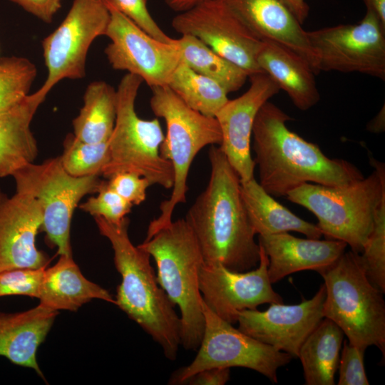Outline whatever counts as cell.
I'll return each mask as SVG.
<instances>
[{
	"label": "cell",
	"instance_id": "60d3db41",
	"mask_svg": "<svg viewBox=\"0 0 385 385\" xmlns=\"http://www.w3.org/2000/svg\"><path fill=\"white\" fill-rule=\"evenodd\" d=\"M366 10L373 11L385 26V0H363Z\"/></svg>",
	"mask_w": 385,
	"mask_h": 385
},
{
	"label": "cell",
	"instance_id": "4316f807",
	"mask_svg": "<svg viewBox=\"0 0 385 385\" xmlns=\"http://www.w3.org/2000/svg\"><path fill=\"white\" fill-rule=\"evenodd\" d=\"M117 94L105 81L91 83L84 93L83 106L73 120V135L91 143L109 140L115 121Z\"/></svg>",
	"mask_w": 385,
	"mask_h": 385
},
{
	"label": "cell",
	"instance_id": "ffe728a7",
	"mask_svg": "<svg viewBox=\"0 0 385 385\" xmlns=\"http://www.w3.org/2000/svg\"><path fill=\"white\" fill-rule=\"evenodd\" d=\"M258 242L269 259L267 273L272 284L302 270L319 272L334 264L347 247L341 240L303 239L288 232L258 235Z\"/></svg>",
	"mask_w": 385,
	"mask_h": 385
},
{
	"label": "cell",
	"instance_id": "83f0119b",
	"mask_svg": "<svg viewBox=\"0 0 385 385\" xmlns=\"http://www.w3.org/2000/svg\"><path fill=\"white\" fill-rule=\"evenodd\" d=\"M176 41L182 62L194 71L218 83L228 93L241 88L249 78L242 68L195 36L181 35Z\"/></svg>",
	"mask_w": 385,
	"mask_h": 385
},
{
	"label": "cell",
	"instance_id": "2e32d148",
	"mask_svg": "<svg viewBox=\"0 0 385 385\" xmlns=\"http://www.w3.org/2000/svg\"><path fill=\"white\" fill-rule=\"evenodd\" d=\"M325 287L310 299L287 305L271 303L265 311L245 309L238 313V329L274 349L298 357L301 346L324 317Z\"/></svg>",
	"mask_w": 385,
	"mask_h": 385
},
{
	"label": "cell",
	"instance_id": "484cf974",
	"mask_svg": "<svg viewBox=\"0 0 385 385\" xmlns=\"http://www.w3.org/2000/svg\"><path fill=\"white\" fill-rule=\"evenodd\" d=\"M344 332L330 319L324 317L300 347L305 384L334 385L338 370Z\"/></svg>",
	"mask_w": 385,
	"mask_h": 385
},
{
	"label": "cell",
	"instance_id": "44dd1931",
	"mask_svg": "<svg viewBox=\"0 0 385 385\" xmlns=\"http://www.w3.org/2000/svg\"><path fill=\"white\" fill-rule=\"evenodd\" d=\"M58 311L41 304L16 313L0 312V356L13 364L31 368L43 377L36 352L46 339Z\"/></svg>",
	"mask_w": 385,
	"mask_h": 385
},
{
	"label": "cell",
	"instance_id": "30bf717a",
	"mask_svg": "<svg viewBox=\"0 0 385 385\" xmlns=\"http://www.w3.org/2000/svg\"><path fill=\"white\" fill-rule=\"evenodd\" d=\"M205 327L197 354L187 366L175 370L168 384H184L192 375L214 367H243L277 382V371L289 364L290 354L245 334L213 313L203 302Z\"/></svg>",
	"mask_w": 385,
	"mask_h": 385
},
{
	"label": "cell",
	"instance_id": "9c48e42d",
	"mask_svg": "<svg viewBox=\"0 0 385 385\" xmlns=\"http://www.w3.org/2000/svg\"><path fill=\"white\" fill-rule=\"evenodd\" d=\"M16 191L38 201L43 212L41 230L48 245L59 255L72 256L71 225L73 212L86 195L97 192L103 180L98 175L74 177L63 168L60 158L27 164L13 175Z\"/></svg>",
	"mask_w": 385,
	"mask_h": 385
},
{
	"label": "cell",
	"instance_id": "5b68a950",
	"mask_svg": "<svg viewBox=\"0 0 385 385\" xmlns=\"http://www.w3.org/2000/svg\"><path fill=\"white\" fill-rule=\"evenodd\" d=\"M156 264L157 279L180 312V345L197 350L205 318L198 272L204 259L195 236L185 218L172 221L138 245Z\"/></svg>",
	"mask_w": 385,
	"mask_h": 385
},
{
	"label": "cell",
	"instance_id": "74e56055",
	"mask_svg": "<svg viewBox=\"0 0 385 385\" xmlns=\"http://www.w3.org/2000/svg\"><path fill=\"white\" fill-rule=\"evenodd\" d=\"M24 10L49 23L61 6L62 0H10Z\"/></svg>",
	"mask_w": 385,
	"mask_h": 385
},
{
	"label": "cell",
	"instance_id": "8fae6325",
	"mask_svg": "<svg viewBox=\"0 0 385 385\" xmlns=\"http://www.w3.org/2000/svg\"><path fill=\"white\" fill-rule=\"evenodd\" d=\"M316 58L317 73H361L385 79V26L366 10L356 24H340L307 31Z\"/></svg>",
	"mask_w": 385,
	"mask_h": 385
},
{
	"label": "cell",
	"instance_id": "8d00e7d4",
	"mask_svg": "<svg viewBox=\"0 0 385 385\" xmlns=\"http://www.w3.org/2000/svg\"><path fill=\"white\" fill-rule=\"evenodd\" d=\"M106 181L113 190L133 205H138L145 200L147 190L151 185L145 177L129 171L116 173Z\"/></svg>",
	"mask_w": 385,
	"mask_h": 385
},
{
	"label": "cell",
	"instance_id": "7a4b0ae2",
	"mask_svg": "<svg viewBox=\"0 0 385 385\" xmlns=\"http://www.w3.org/2000/svg\"><path fill=\"white\" fill-rule=\"evenodd\" d=\"M292 118L269 101L259 110L252 128L253 159L258 182L270 195H287L306 183L346 185L364 178L351 163L326 156L318 145L290 130Z\"/></svg>",
	"mask_w": 385,
	"mask_h": 385
},
{
	"label": "cell",
	"instance_id": "d6986e66",
	"mask_svg": "<svg viewBox=\"0 0 385 385\" xmlns=\"http://www.w3.org/2000/svg\"><path fill=\"white\" fill-rule=\"evenodd\" d=\"M261 41L279 44L301 56L316 71L307 31L280 0H222Z\"/></svg>",
	"mask_w": 385,
	"mask_h": 385
},
{
	"label": "cell",
	"instance_id": "1f68e13d",
	"mask_svg": "<svg viewBox=\"0 0 385 385\" xmlns=\"http://www.w3.org/2000/svg\"><path fill=\"white\" fill-rule=\"evenodd\" d=\"M365 274L371 283L383 294L385 292V200L374 216L371 232L359 254Z\"/></svg>",
	"mask_w": 385,
	"mask_h": 385
},
{
	"label": "cell",
	"instance_id": "e0dca14e",
	"mask_svg": "<svg viewBox=\"0 0 385 385\" xmlns=\"http://www.w3.org/2000/svg\"><path fill=\"white\" fill-rule=\"evenodd\" d=\"M249 78V88L238 98L229 99L215 115L222 136L219 147L240 182L255 178L256 165L250 147L255 117L262 105L280 90L265 73L252 74Z\"/></svg>",
	"mask_w": 385,
	"mask_h": 385
},
{
	"label": "cell",
	"instance_id": "7c38bea8",
	"mask_svg": "<svg viewBox=\"0 0 385 385\" xmlns=\"http://www.w3.org/2000/svg\"><path fill=\"white\" fill-rule=\"evenodd\" d=\"M110 11L106 0H74L62 23L42 42L48 75L35 93L43 101L64 78L85 76L86 60L93 41L105 35Z\"/></svg>",
	"mask_w": 385,
	"mask_h": 385
},
{
	"label": "cell",
	"instance_id": "4fadbf2b",
	"mask_svg": "<svg viewBox=\"0 0 385 385\" xmlns=\"http://www.w3.org/2000/svg\"><path fill=\"white\" fill-rule=\"evenodd\" d=\"M106 3L111 16L105 36L111 43L105 53L112 68L139 76L150 88L168 86L181 63L176 39L165 43L152 37Z\"/></svg>",
	"mask_w": 385,
	"mask_h": 385
},
{
	"label": "cell",
	"instance_id": "cb8c5ba5",
	"mask_svg": "<svg viewBox=\"0 0 385 385\" xmlns=\"http://www.w3.org/2000/svg\"><path fill=\"white\" fill-rule=\"evenodd\" d=\"M38 299L40 304L55 311H76L93 299L115 303L108 290L87 279L72 256L67 255H60L53 266L45 269Z\"/></svg>",
	"mask_w": 385,
	"mask_h": 385
},
{
	"label": "cell",
	"instance_id": "6da1fadb",
	"mask_svg": "<svg viewBox=\"0 0 385 385\" xmlns=\"http://www.w3.org/2000/svg\"><path fill=\"white\" fill-rule=\"evenodd\" d=\"M208 157V183L185 220L205 262L220 263L235 272L251 270L259 265L260 247L242 196L240 179L220 147L210 145Z\"/></svg>",
	"mask_w": 385,
	"mask_h": 385
},
{
	"label": "cell",
	"instance_id": "3957f363",
	"mask_svg": "<svg viewBox=\"0 0 385 385\" xmlns=\"http://www.w3.org/2000/svg\"><path fill=\"white\" fill-rule=\"evenodd\" d=\"M93 217L101 235L111 244L114 264L121 275L115 304L161 346L168 359L175 361L180 346V318L158 282L150 255L132 243L128 217L118 224Z\"/></svg>",
	"mask_w": 385,
	"mask_h": 385
},
{
	"label": "cell",
	"instance_id": "d590c367",
	"mask_svg": "<svg viewBox=\"0 0 385 385\" xmlns=\"http://www.w3.org/2000/svg\"><path fill=\"white\" fill-rule=\"evenodd\" d=\"M339 362L338 385H369L364 368L365 350L351 344L343 343Z\"/></svg>",
	"mask_w": 385,
	"mask_h": 385
},
{
	"label": "cell",
	"instance_id": "52a82bcc",
	"mask_svg": "<svg viewBox=\"0 0 385 385\" xmlns=\"http://www.w3.org/2000/svg\"><path fill=\"white\" fill-rule=\"evenodd\" d=\"M360 253L344 252L319 273L324 279V317L336 323L348 342L366 349L376 346L385 354V302L366 277Z\"/></svg>",
	"mask_w": 385,
	"mask_h": 385
},
{
	"label": "cell",
	"instance_id": "ab89813d",
	"mask_svg": "<svg viewBox=\"0 0 385 385\" xmlns=\"http://www.w3.org/2000/svg\"><path fill=\"white\" fill-rule=\"evenodd\" d=\"M292 13L300 24H303L309 15V6L305 0H280Z\"/></svg>",
	"mask_w": 385,
	"mask_h": 385
},
{
	"label": "cell",
	"instance_id": "ba28073f",
	"mask_svg": "<svg viewBox=\"0 0 385 385\" xmlns=\"http://www.w3.org/2000/svg\"><path fill=\"white\" fill-rule=\"evenodd\" d=\"M143 82L139 76L127 73L118 84L115 121L108 140L109 159L102 175L107 179L118 172H134L147 178L151 185L171 189L173 168L160 154L165 135L160 121L143 119L135 109Z\"/></svg>",
	"mask_w": 385,
	"mask_h": 385
},
{
	"label": "cell",
	"instance_id": "f35d334b",
	"mask_svg": "<svg viewBox=\"0 0 385 385\" xmlns=\"http://www.w3.org/2000/svg\"><path fill=\"white\" fill-rule=\"evenodd\" d=\"M230 377V368L214 367L205 369L192 375L184 384L224 385Z\"/></svg>",
	"mask_w": 385,
	"mask_h": 385
},
{
	"label": "cell",
	"instance_id": "9a60e30c",
	"mask_svg": "<svg viewBox=\"0 0 385 385\" xmlns=\"http://www.w3.org/2000/svg\"><path fill=\"white\" fill-rule=\"evenodd\" d=\"M260 262L255 269L235 272L220 263L205 262L198 272V287L203 302L217 317L230 323L237 322L238 313L256 309L263 304L282 303L270 281L269 259L260 245Z\"/></svg>",
	"mask_w": 385,
	"mask_h": 385
},
{
	"label": "cell",
	"instance_id": "f546056e",
	"mask_svg": "<svg viewBox=\"0 0 385 385\" xmlns=\"http://www.w3.org/2000/svg\"><path fill=\"white\" fill-rule=\"evenodd\" d=\"M59 158L64 170L72 176H101L109 159L108 140L91 143L69 134L64 140L63 151Z\"/></svg>",
	"mask_w": 385,
	"mask_h": 385
},
{
	"label": "cell",
	"instance_id": "4dcf8cb0",
	"mask_svg": "<svg viewBox=\"0 0 385 385\" xmlns=\"http://www.w3.org/2000/svg\"><path fill=\"white\" fill-rule=\"evenodd\" d=\"M35 65L19 56L0 58V112L9 109L28 95L36 76Z\"/></svg>",
	"mask_w": 385,
	"mask_h": 385
},
{
	"label": "cell",
	"instance_id": "f1b7e54d",
	"mask_svg": "<svg viewBox=\"0 0 385 385\" xmlns=\"http://www.w3.org/2000/svg\"><path fill=\"white\" fill-rule=\"evenodd\" d=\"M168 86L190 108L209 117L228 101V93L216 81L202 76L182 62Z\"/></svg>",
	"mask_w": 385,
	"mask_h": 385
},
{
	"label": "cell",
	"instance_id": "d6a6232c",
	"mask_svg": "<svg viewBox=\"0 0 385 385\" xmlns=\"http://www.w3.org/2000/svg\"><path fill=\"white\" fill-rule=\"evenodd\" d=\"M97 193L81 204L80 209L114 224L120 223L130 212L133 205L113 190L106 180H103Z\"/></svg>",
	"mask_w": 385,
	"mask_h": 385
},
{
	"label": "cell",
	"instance_id": "277c9868",
	"mask_svg": "<svg viewBox=\"0 0 385 385\" xmlns=\"http://www.w3.org/2000/svg\"><path fill=\"white\" fill-rule=\"evenodd\" d=\"M369 161L374 170L366 178L339 186L306 183L286 196L317 217L327 239L343 241L356 253L363 252L385 200V165L371 157Z\"/></svg>",
	"mask_w": 385,
	"mask_h": 385
},
{
	"label": "cell",
	"instance_id": "7bdbcfd3",
	"mask_svg": "<svg viewBox=\"0 0 385 385\" xmlns=\"http://www.w3.org/2000/svg\"><path fill=\"white\" fill-rule=\"evenodd\" d=\"M384 106L381 109L377 115L374 117L367 125V129L372 133H381L384 130Z\"/></svg>",
	"mask_w": 385,
	"mask_h": 385
},
{
	"label": "cell",
	"instance_id": "ac0fdd59",
	"mask_svg": "<svg viewBox=\"0 0 385 385\" xmlns=\"http://www.w3.org/2000/svg\"><path fill=\"white\" fill-rule=\"evenodd\" d=\"M42 224L37 200L16 191L9 197L0 189V272L46 267L49 259L36 246Z\"/></svg>",
	"mask_w": 385,
	"mask_h": 385
},
{
	"label": "cell",
	"instance_id": "d4e9b609",
	"mask_svg": "<svg viewBox=\"0 0 385 385\" xmlns=\"http://www.w3.org/2000/svg\"><path fill=\"white\" fill-rule=\"evenodd\" d=\"M240 183L242 196L256 235L295 231L311 239L323 235L317 225L301 219L276 201L255 178Z\"/></svg>",
	"mask_w": 385,
	"mask_h": 385
},
{
	"label": "cell",
	"instance_id": "836d02e7",
	"mask_svg": "<svg viewBox=\"0 0 385 385\" xmlns=\"http://www.w3.org/2000/svg\"><path fill=\"white\" fill-rule=\"evenodd\" d=\"M46 268H19L1 272L0 297L24 295L38 298Z\"/></svg>",
	"mask_w": 385,
	"mask_h": 385
},
{
	"label": "cell",
	"instance_id": "5bb4252c",
	"mask_svg": "<svg viewBox=\"0 0 385 385\" xmlns=\"http://www.w3.org/2000/svg\"><path fill=\"white\" fill-rule=\"evenodd\" d=\"M172 26L198 38L249 76L264 73L256 61L262 41L222 0H206L179 12Z\"/></svg>",
	"mask_w": 385,
	"mask_h": 385
},
{
	"label": "cell",
	"instance_id": "7402d4cb",
	"mask_svg": "<svg viewBox=\"0 0 385 385\" xmlns=\"http://www.w3.org/2000/svg\"><path fill=\"white\" fill-rule=\"evenodd\" d=\"M256 61L261 71L287 93L299 109L307 111L319 102L315 73L299 55L279 44L262 41Z\"/></svg>",
	"mask_w": 385,
	"mask_h": 385
},
{
	"label": "cell",
	"instance_id": "e575fe53",
	"mask_svg": "<svg viewBox=\"0 0 385 385\" xmlns=\"http://www.w3.org/2000/svg\"><path fill=\"white\" fill-rule=\"evenodd\" d=\"M120 12L152 37L165 43L174 38L168 36L151 16L147 0H108Z\"/></svg>",
	"mask_w": 385,
	"mask_h": 385
},
{
	"label": "cell",
	"instance_id": "603a6c76",
	"mask_svg": "<svg viewBox=\"0 0 385 385\" xmlns=\"http://www.w3.org/2000/svg\"><path fill=\"white\" fill-rule=\"evenodd\" d=\"M43 100L36 93L0 112V178L34 163L38 150L31 123Z\"/></svg>",
	"mask_w": 385,
	"mask_h": 385
},
{
	"label": "cell",
	"instance_id": "b9f144b4",
	"mask_svg": "<svg viewBox=\"0 0 385 385\" xmlns=\"http://www.w3.org/2000/svg\"><path fill=\"white\" fill-rule=\"evenodd\" d=\"M206 0H165L166 4L173 11L181 12Z\"/></svg>",
	"mask_w": 385,
	"mask_h": 385
},
{
	"label": "cell",
	"instance_id": "8992f818",
	"mask_svg": "<svg viewBox=\"0 0 385 385\" xmlns=\"http://www.w3.org/2000/svg\"><path fill=\"white\" fill-rule=\"evenodd\" d=\"M150 89L151 110L165 122L166 135L160 151L173 165L174 183L169 198L160 205V215L150 222L145 240L169 225L176 206L185 202L188 174L197 154L207 145H220L222 138L215 117L192 109L168 86Z\"/></svg>",
	"mask_w": 385,
	"mask_h": 385
}]
</instances>
